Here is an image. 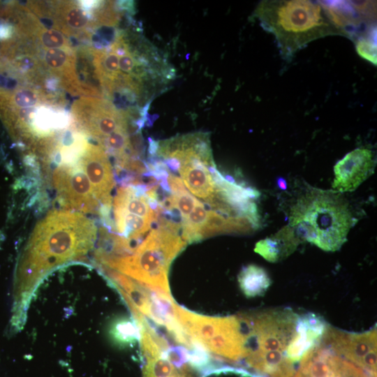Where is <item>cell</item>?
Returning a JSON list of instances; mask_svg holds the SVG:
<instances>
[{"mask_svg": "<svg viewBox=\"0 0 377 377\" xmlns=\"http://www.w3.org/2000/svg\"><path fill=\"white\" fill-rule=\"evenodd\" d=\"M97 232L82 213L65 209L51 211L36 223L15 267L10 332L22 329L31 300L45 279L60 267L86 262Z\"/></svg>", "mask_w": 377, "mask_h": 377, "instance_id": "6da1fadb", "label": "cell"}, {"mask_svg": "<svg viewBox=\"0 0 377 377\" xmlns=\"http://www.w3.org/2000/svg\"><path fill=\"white\" fill-rule=\"evenodd\" d=\"M245 337L246 364L268 377H293L288 354L301 316L290 309H272L238 316Z\"/></svg>", "mask_w": 377, "mask_h": 377, "instance_id": "7a4b0ae2", "label": "cell"}, {"mask_svg": "<svg viewBox=\"0 0 377 377\" xmlns=\"http://www.w3.org/2000/svg\"><path fill=\"white\" fill-rule=\"evenodd\" d=\"M254 15L272 33L285 59H290L310 42L327 36H346L325 6L309 0H267Z\"/></svg>", "mask_w": 377, "mask_h": 377, "instance_id": "3957f363", "label": "cell"}, {"mask_svg": "<svg viewBox=\"0 0 377 377\" xmlns=\"http://www.w3.org/2000/svg\"><path fill=\"white\" fill-rule=\"evenodd\" d=\"M157 214L158 226L151 229L130 254L94 260L92 264L121 273L153 290L170 295L168 269L186 242L179 233V223L168 219L162 212Z\"/></svg>", "mask_w": 377, "mask_h": 377, "instance_id": "277c9868", "label": "cell"}, {"mask_svg": "<svg viewBox=\"0 0 377 377\" xmlns=\"http://www.w3.org/2000/svg\"><path fill=\"white\" fill-rule=\"evenodd\" d=\"M338 192L311 189L290 212V226L301 239L326 251H335L346 241L356 220Z\"/></svg>", "mask_w": 377, "mask_h": 377, "instance_id": "5b68a950", "label": "cell"}, {"mask_svg": "<svg viewBox=\"0 0 377 377\" xmlns=\"http://www.w3.org/2000/svg\"><path fill=\"white\" fill-rule=\"evenodd\" d=\"M185 332L216 355L230 361L244 359L245 337L239 316L210 317L174 305Z\"/></svg>", "mask_w": 377, "mask_h": 377, "instance_id": "8992f818", "label": "cell"}, {"mask_svg": "<svg viewBox=\"0 0 377 377\" xmlns=\"http://www.w3.org/2000/svg\"><path fill=\"white\" fill-rule=\"evenodd\" d=\"M145 191L144 186H121L112 200L113 216L106 230L126 242L128 254L142 242L156 221L157 202Z\"/></svg>", "mask_w": 377, "mask_h": 377, "instance_id": "52a82bcc", "label": "cell"}, {"mask_svg": "<svg viewBox=\"0 0 377 377\" xmlns=\"http://www.w3.org/2000/svg\"><path fill=\"white\" fill-rule=\"evenodd\" d=\"M80 151L71 156H55L53 187L60 206L65 210L100 215L101 206L93 187L77 160Z\"/></svg>", "mask_w": 377, "mask_h": 377, "instance_id": "ba28073f", "label": "cell"}, {"mask_svg": "<svg viewBox=\"0 0 377 377\" xmlns=\"http://www.w3.org/2000/svg\"><path fill=\"white\" fill-rule=\"evenodd\" d=\"M71 112L81 130L96 140L99 145L117 131L128 130L124 112L103 98L83 96L74 102Z\"/></svg>", "mask_w": 377, "mask_h": 377, "instance_id": "9c48e42d", "label": "cell"}, {"mask_svg": "<svg viewBox=\"0 0 377 377\" xmlns=\"http://www.w3.org/2000/svg\"><path fill=\"white\" fill-rule=\"evenodd\" d=\"M321 342L370 376H376V329L350 333L327 326Z\"/></svg>", "mask_w": 377, "mask_h": 377, "instance_id": "30bf717a", "label": "cell"}, {"mask_svg": "<svg viewBox=\"0 0 377 377\" xmlns=\"http://www.w3.org/2000/svg\"><path fill=\"white\" fill-rule=\"evenodd\" d=\"M77 160L89 179L101 206L100 216L102 220L110 214L112 195L114 178L111 163L106 151L99 145L87 140L79 152Z\"/></svg>", "mask_w": 377, "mask_h": 377, "instance_id": "8fae6325", "label": "cell"}, {"mask_svg": "<svg viewBox=\"0 0 377 377\" xmlns=\"http://www.w3.org/2000/svg\"><path fill=\"white\" fill-rule=\"evenodd\" d=\"M293 377H371L320 341L302 357Z\"/></svg>", "mask_w": 377, "mask_h": 377, "instance_id": "7c38bea8", "label": "cell"}, {"mask_svg": "<svg viewBox=\"0 0 377 377\" xmlns=\"http://www.w3.org/2000/svg\"><path fill=\"white\" fill-rule=\"evenodd\" d=\"M375 163L374 154L368 148H357L350 151L334 166L333 191L338 193L355 191L374 172Z\"/></svg>", "mask_w": 377, "mask_h": 377, "instance_id": "4fadbf2b", "label": "cell"}, {"mask_svg": "<svg viewBox=\"0 0 377 377\" xmlns=\"http://www.w3.org/2000/svg\"><path fill=\"white\" fill-rule=\"evenodd\" d=\"M51 4L48 11L39 15L41 19L52 21L55 29L66 36L78 37L85 34L90 38L87 31L96 27L93 13L84 10L75 1H53Z\"/></svg>", "mask_w": 377, "mask_h": 377, "instance_id": "5bb4252c", "label": "cell"}, {"mask_svg": "<svg viewBox=\"0 0 377 377\" xmlns=\"http://www.w3.org/2000/svg\"><path fill=\"white\" fill-rule=\"evenodd\" d=\"M301 239L289 225L270 237L260 240L254 251L271 263H276L286 258L297 249Z\"/></svg>", "mask_w": 377, "mask_h": 377, "instance_id": "9a60e30c", "label": "cell"}, {"mask_svg": "<svg viewBox=\"0 0 377 377\" xmlns=\"http://www.w3.org/2000/svg\"><path fill=\"white\" fill-rule=\"evenodd\" d=\"M238 282L240 289L248 297L263 295L271 284L267 272L256 265L244 267L238 275Z\"/></svg>", "mask_w": 377, "mask_h": 377, "instance_id": "2e32d148", "label": "cell"}, {"mask_svg": "<svg viewBox=\"0 0 377 377\" xmlns=\"http://www.w3.org/2000/svg\"><path fill=\"white\" fill-rule=\"evenodd\" d=\"M44 49L72 48L68 39L60 31L47 29L38 21L29 36Z\"/></svg>", "mask_w": 377, "mask_h": 377, "instance_id": "e0dca14e", "label": "cell"}, {"mask_svg": "<svg viewBox=\"0 0 377 377\" xmlns=\"http://www.w3.org/2000/svg\"><path fill=\"white\" fill-rule=\"evenodd\" d=\"M110 334L121 346L133 345L139 341L140 338L139 327L134 319L117 320L111 326Z\"/></svg>", "mask_w": 377, "mask_h": 377, "instance_id": "ac0fdd59", "label": "cell"}, {"mask_svg": "<svg viewBox=\"0 0 377 377\" xmlns=\"http://www.w3.org/2000/svg\"><path fill=\"white\" fill-rule=\"evenodd\" d=\"M355 47L361 57L376 65V28L360 37L355 43Z\"/></svg>", "mask_w": 377, "mask_h": 377, "instance_id": "d6986e66", "label": "cell"}, {"mask_svg": "<svg viewBox=\"0 0 377 377\" xmlns=\"http://www.w3.org/2000/svg\"><path fill=\"white\" fill-rule=\"evenodd\" d=\"M15 32L14 26L7 22H0V42H7L11 39Z\"/></svg>", "mask_w": 377, "mask_h": 377, "instance_id": "ffe728a7", "label": "cell"}, {"mask_svg": "<svg viewBox=\"0 0 377 377\" xmlns=\"http://www.w3.org/2000/svg\"><path fill=\"white\" fill-rule=\"evenodd\" d=\"M277 184L279 187L281 189H286L287 185L286 181L283 178H279L277 180Z\"/></svg>", "mask_w": 377, "mask_h": 377, "instance_id": "44dd1931", "label": "cell"}]
</instances>
